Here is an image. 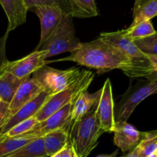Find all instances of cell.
<instances>
[{
  "label": "cell",
  "instance_id": "24",
  "mask_svg": "<svg viewBox=\"0 0 157 157\" xmlns=\"http://www.w3.org/2000/svg\"><path fill=\"white\" fill-rule=\"evenodd\" d=\"M34 140L35 139L18 136V137L8 138L0 140V157L26 145Z\"/></svg>",
  "mask_w": 157,
  "mask_h": 157
},
{
  "label": "cell",
  "instance_id": "9",
  "mask_svg": "<svg viewBox=\"0 0 157 157\" xmlns=\"http://www.w3.org/2000/svg\"><path fill=\"white\" fill-rule=\"evenodd\" d=\"M45 51L35 50L17 61H8L2 67V72H9L18 79L26 80L37 70L46 64Z\"/></svg>",
  "mask_w": 157,
  "mask_h": 157
},
{
  "label": "cell",
  "instance_id": "18",
  "mask_svg": "<svg viewBox=\"0 0 157 157\" xmlns=\"http://www.w3.org/2000/svg\"><path fill=\"white\" fill-rule=\"evenodd\" d=\"M157 16V0H136L133 9V21L130 27L150 21Z\"/></svg>",
  "mask_w": 157,
  "mask_h": 157
},
{
  "label": "cell",
  "instance_id": "5",
  "mask_svg": "<svg viewBox=\"0 0 157 157\" xmlns=\"http://www.w3.org/2000/svg\"><path fill=\"white\" fill-rule=\"evenodd\" d=\"M81 41L75 36L73 17L64 14L62 20L53 35L40 47L39 50L45 51V58L64 53L72 52L79 48Z\"/></svg>",
  "mask_w": 157,
  "mask_h": 157
},
{
  "label": "cell",
  "instance_id": "14",
  "mask_svg": "<svg viewBox=\"0 0 157 157\" xmlns=\"http://www.w3.org/2000/svg\"><path fill=\"white\" fill-rule=\"evenodd\" d=\"M113 133L114 144L123 153H126L134 149L140 143L144 133L138 131L127 122H122L115 124Z\"/></svg>",
  "mask_w": 157,
  "mask_h": 157
},
{
  "label": "cell",
  "instance_id": "30",
  "mask_svg": "<svg viewBox=\"0 0 157 157\" xmlns=\"http://www.w3.org/2000/svg\"><path fill=\"white\" fill-rule=\"evenodd\" d=\"M9 104L3 102V101L0 103V129L6 123V115L9 111Z\"/></svg>",
  "mask_w": 157,
  "mask_h": 157
},
{
  "label": "cell",
  "instance_id": "1",
  "mask_svg": "<svg viewBox=\"0 0 157 157\" xmlns=\"http://www.w3.org/2000/svg\"><path fill=\"white\" fill-rule=\"evenodd\" d=\"M56 61H73L80 65L95 69L99 74L120 69L130 78H139L133 61L119 49L100 38L82 42L79 48L71 52L69 56L55 61H46V64Z\"/></svg>",
  "mask_w": 157,
  "mask_h": 157
},
{
  "label": "cell",
  "instance_id": "34",
  "mask_svg": "<svg viewBox=\"0 0 157 157\" xmlns=\"http://www.w3.org/2000/svg\"><path fill=\"white\" fill-rule=\"evenodd\" d=\"M147 157H157V152L155 150L152 154H150V156H148Z\"/></svg>",
  "mask_w": 157,
  "mask_h": 157
},
{
  "label": "cell",
  "instance_id": "11",
  "mask_svg": "<svg viewBox=\"0 0 157 157\" xmlns=\"http://www.w3.org/2000/svg\"><path fill=\"white\" fill-rule=\"evenodd\" d=\"M29 10L35 12L38 17L41 24L40 41L36 47V51L53 35L62 20L64 13L58 7L39 6L32 8Z\"/></svg>",
  "mask_w": 157,
  "mask_h": 157
},
{
  "label": "cell",
  "instance_id": "7",
  "mask_svg": "<svg viewBox=\"0 0 157 157\" xmlns=\"http://www.w3.org/2000/svg\"><path fill=\"white\" fill-rule=\"evenodd\" d=\"M155 94H157V77L130 87L117 107L115 123L127 122L136 107L144 100Z\"/></svg>",
  "mask_w": 157,
  "mask_h": 157
},
{
  "label": "cell",
  "instance_id": "15",
  "mask_svg": "<svg viewBox=\"0 0 157 157\" xmlns=\"http://www.w3.org/2000/svg\"><path fill=\"white\" fill-rule=\"evenodd\" d=\"M0 5L8 18L6 32L9 33L25 23L29 9L25 0H0Z\"/></svg>",
  "mask_w": 157,
  "mask_h": 157
},
{
  "label": "cell",
  "instance_id": "13",
  "mask_svg": "<svg viewBox=\"0 0 157 157\" xmlns=\"http://www.w3.org/2000/svg\"><path fill=\"white\" fill-rule=\"evenodd\" d=\"M49 96L50 95L47 92L43 90L39 94L37 95L33 100H32L29 103L22 106L1 127V129H0V136L5 134L6 132L9 131V130H11L12 127H15V125H17L19 123L35 117V114L39 111L43 104L47 101Z\"/></svg>",
  "mask_w": 157,
  "mask_h": 157
},
{
  "label": "cell",
  "instance_id": "3",
  "mask_svg": "<svg viewBox=\"0 0 157 157\" xmlns=\"http://www.w3.org/2000/svg\"><path fill=\"white\" fill-rule=\"evenodd\" d=\"M94 74L90 71L82 70L79 78L64 90L49 96L35 117L38 122L44 121L72 101H76L84 92L87 91L93 81Z\"/></svg>",
  "mask_w": 157,
  "mask_h": 157
},
{
  "label": "cell",
  "instance_id": "37",
  "mask_svg": "<svg viewBox=\"0 0 157 157\" xmlns=\"http://www.w3.org/2000/svg\"><path fill=\"white\" fill-rule=\"evenodd\" d=\"M2 102V100H1V98H0V103Z\"/></svg>",
  "mask_w": 157,
  "mask_h": 157
},
{
  "label": "cell",
  "instance_id": "27",
  "mask_svg": "<svg viewBox=\"0 0 157 157\" xmlns=\"http://www.w3.org/2000/svg\"><path fill=\"white\" fill-rule=\"evenodd\" d=\"M135 44L145 55H157V40L153 36L134 41Z\"/></svg>",
  "mask_w": 157,
  "mask_h": 157
},
{
  "label": "cell",
  "instance_id": "21",
  "mask_svg": "<svg viewBox=\"0 0 157 157\" xmlns=\"http://www.w3.org/2000/svg\"><path fill=\"white\" fill-rule=\"evenodd\" d=\"M73 18H91L99 15L94 0H71Z\"/></svg>",
  "mask_w": 157,
  "mask_h": 157
},
{
  "label": "cell",
  "instance_id": "2",
  "mask_svg": "<svg viewBox=\"0 0 157 157\" xmlns=\"http://www.w3.org/2000/svg\"><path fill=\"white\" fill-rule=\"evenodd\" d=\"M97 106L98 104L91 111L70 127L69 142L78 157L88 156L98 146V139L103 134L97 119Z\"/></svg>",
  "mask_w": 157,
  "mask_h": 157
},
{
  "label": "cell",
  "instance_id": "36",
  "mask_svg": "<svg viewBox=\"0 0 157 157\" xmlns=\"http://www.w3.org/2000/svg\"><path fill=\"white\" fill-rule=\"evenodd\" d=\"M152 36H153L154 38H156V39L157 40V32H156V33H155L154 35H152Z\"/></svg>",
  "mask_w": 157,
  "mask_h": 157
},
{
  "label": "cell",
  "instance_id": "31",
  "mask_svg": "<svg viewBox=\"0 0 157 157\" xmlns=\"http://www.w3.org/2000/svg\"><path fill=\"white\" fill-rule=\"evenodd\" d=\"M123 157H141L140 151V149L138 147V146H136L134 149L131 150L130 153H129L127 156H124Z\"/></svg>",
  "mask_w": 157,
  "mask_h": 157
},
{
  "label": "cell",
  "instance_id": "29",
  "mask_svg": "<svg viewBox=\"0 0 157 157\" xmlns=\"http://www.w3.org/2000/svg\"><path fill=\"white\" fill-rule=\"evenodd\" d=\"M60 157H78L71 144L68 141L67 145L59 152Z\"/></svg>",
  "mask_w": 157,
  "mask_h": 157
},
{
  "label": "cell",
  "instance_id": "19",
  "mask_svg": "<svg viewBox=\"0 0 157 157\" xmlns=\"http://www.w3.org/2000/svg\"><path fill=\"white\" fill-rule=\"evenodd\" d=\"M25 80L18 79L9 72L0 75V98L2 101L10 104L17 90Z\"/></svg>",
  "mask_w": 157,
  "mask_h": 157
},
{
  "label": "cell",
  "instance_id": "12",
  "mask_svg": "<svg viewBox=\"0 0 157 157\" xmlns=\"http://www.w3.org/2000/svg\"><path fill=\"white\" fill-rule=\"evenodd\" d=\"M41 91H43L42 87L35 78H29L25 80L19 86L9 104L6 122L9 118L12 117L22 106L33 100Z\"/></svg>",
  "mask_w": 157,
  "mask_h": 157
},
{
  "label": "cell",
  "instance_id": "35",
  "mask_svg": "<svg viewBox=\"0 0 157 157\" xmlns=\"http://www.w3.org/2000/svg\"><path fill=\"white\" fill-rule=\"evenodd\" d=\"M50 157H60V155H59V153H57V154L53 155V156H52Z\"/></svg>",
  "mask_w": 157,
  "mask_h": 157
},
{
  "label": "cell",
  "instance_id": "20",
  "mask_svg": "<svg viewBox=\"0 0 157 157\" xmlns=\"http://www.w3.org/2000/svg\"><path fill=\"white\" fill-rule=\"evenodd\" d=\"M2 157H48V156L44 150L43 138L40 137Z\"/></svg>",
  "mask_w": 157,
  "mask_h": 157
},
{
  "label": "cell",
  "instance_id": "6",
  "mask_svg": "<svg viewBox=\"0 0 157 157\" xmlns=\"http://www.w3.org/2000/svg\"><path fill=\"white\" fill-rule=\"evenodd\" d=\"M82 71L79 67H71L67 70H58L45 64L32 75L50 96L61 92L73 84L81 75Z\"/></svg>",
  "mask_w": 157,
  "mask_h": 157
},
{
  "label": "cell",
  "instance_id": "22",
  "mask_svg": "<svg viewBox=\"0 0 157 157\" xmlns=\"http://www.w3.org/2000/svg\"><path fill=\"white\" fill-rule=\"evenodd\" d=\"M127 36L133 41L151 36L156 31L153 28L151 21H145L139 23L133 27L125 29Z\"/></svg>",
  "mask_w": 157,
  "mask_h": 157
},
{
  "label": "cell",
  "instance_id": "17",
  "mask_svg": "<svg viewBox=\"0 0 157 157\" xmlns=\"http://www.w3.org/2000/svg\"><path fill=\"white\" fill-rule=\"evenodd\" d=\"M44 147L48 157L59 153L68 143L69 130L61 129L47 133L42 136Z\"/></svg>",
  "mask_w": 157,
  "mask_h": 157
},
{
  "label": "cell",
  "instance_id": "8",
  "mask_svg": "<svg viewBox=\"0 0 157 157\" xmlns=\"http://www.w3.org/2000/svg\"><path fill=\"white\" fill-rule=\"evenodd\" d=\"M75 101L67 104L44 121L38 122L29 131L26 132L20 136L38 139L42 137L47 133L57 130L68 129L70 130L71 116Z\"/></svg>",
  "mask_w": 157,
  "mask_h": 157
},
{
  "label": "cell",
  "instance_id": "26",
  "mask_svg": "<svg viewBox=\"0 0 157 157\" xmlns=\"http://www.w3.org/2000/svg\"><path fill=\"white\" fill-rule=\"evenodd\" d=\"M38 123V121H37L35 117L29 118L28 120H25V121L19 123L17 125H15V127H12L11 130L6 132L5 134L0 136V140L8 139V138L18 137V136H21L22 134L25 133L26 132L29 131Z\"/></svg>",
  "mask_w": 157,
  "mask_h": 157
},
{
  "label": "cell",
  "instance_id": "33",
  "mask_svg": "<svg viewBox=\"0 0 157 157\" xmlns=\"http://www.w3.org/2000/svg\"><path fill=\"white\" fill-rule=\"evenodd\" d=\"M118 153V150H116L113 153H112L111 154H108V155H100V156H97V157H116Z\"/></svg>",
  "mask_w": 157,
  "mask_h": 157
},
{
  "label": "cell",
  "instance_id": "16",
  "mask_svg": "<svg viewBox=\"0 0 157 157\" xmlns=\"http://www.w3.org/2000/svg\"><path fill=\"white\" fill-rule=\"evenodd\" d=\"M101 94V89L94 94H89L87 91H85L78 97L72 107L70 127L93 110L99 101Z\"/></svg>",
  "mask_w": 157,
  "mask_h": 157
},
{
  "label": "cell",
  "instance_id": "25",
  "mask_svg": "<svg viewBox=\"0 0 157 157\" xmlns=\"http://www.w3.org/2000/svg\"><path fill=\"white\" fill-rule=\"evenodd\" d=\"M141 157H147L157 149V130L146 132L142 140L138 144Z\"/></svg>",
  "mask_w": 157,
  "mask_h": 157
},
{
  "label": "cell",
  "instance_id": "23",
  "mask_svg": "<svg viewBox=\"0 0 157 157\" xmlns=\"http://www.w3.org/2000/svg\"><path fill=\"white\" fill-rule=\"evenodd\" d=\"M25 2L29 10L35 6H48L59 8L66 15L72 14L71 0H25Z\"/></svg>",
  "mask_w": 157,
  "mask_h": 157
},
{
  "label": "cell",
  "instance_id": "10",
  "mask_svg": "<svg viewBox=\"0 0 157 157\" xmlns=\"http://www.w3.org/2000/svg\"><path fill=\"white\" fill-rule=\"evenodd\" d=\"M98 124L103 133L113 132L115 127V110L110 80L107 78L101 88V94L96 109Z\"/></svg>",
  "mask_w": 157,
  "mask_h": 157
},
{
  "label": "cell",
  "instance_id": "4",
  "mask_svg": "<svg viewBox=\"0 0 157 157\" xmlns=\"http://www.w3.org/2000/svg\"><path fill=\"white\" fill-rule=\"evenodd\" d=\"M98 38L125 54L134 64L139 78H149L156 73L147 55L141 52L134 41L127 36L125 29L113 32H102Z\"/></svg>",
  "mask_w": 157,
  "mask_h": 157
},
{
  "label": "cell",
  "instance_id": "32",
  "mask_svg": "<svg viewBox=\"0 0 157 157\" xmlns=\"http://www.w3.org/2000/svg\"><path fill=\"white\" fill-rule=\"evenodd\" d=\"M147 56L148 58V59L150 60V63H151L152 66L153 67L154 70L156 71V72L157 73V55H147Z\"/></svg>",
  "mask_w": 157,
  "mask_h": 157
},
{
  "label": "cell",
  "instance_id": "28",
  "mask_svg": "<svg viewBox=\"0 0 157 157\" xmlns=\"http://www.w3.org/2000/svg\"><path fill=\"white\" fill-rule=\"evenodd\" d=\"M9 32H6V34L2 38H0V75L2 73V67L4 64L8 61L6 55V41H7Z\"/></svg>",
  "mask_w": 157,
  "mask_h": 157
}]
</instances>
